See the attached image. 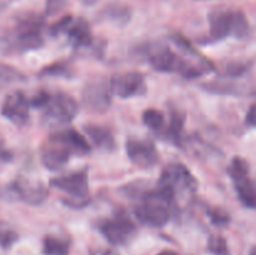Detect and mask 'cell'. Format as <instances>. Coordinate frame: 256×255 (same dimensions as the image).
Masks as SVG:
<instances>
[{
    "mask_svg": "<svg viewBox=\"0 0 256 255\" xmlns=\"http://www.w3.org/2000/svg\"><path fill=\"white\" fill-rule=\"evenodd\" d=\"M112 95L128 99L144 95L146 92V82L145 76L139 72H126L116 74L110 80Z\"/></svg>",
    "mask_w": 256,
    "mask_h": 255,
    "instance_id": "4fadbf2b",
    "label": "cell"
},
{
    "mask_svg": "<svg viewBox=\"0 0 256 255\" xmlns=\"http://www.w3.org/2000/svg\"><path fill=\"white\" fill-rule=\"evenodd\" d=\"M125 148L130 162L142 169H150L159 162V152L152 140L130 138Z\"/></svg>",
    "mask_w": 256,
    "mask_h": 255,
    "instance_id": "5bb4252c",
    "label": "cell"
},
{
    "mask_svg": "<svg viewBox=\"0 0 256 255\" xmlns=\"http://www.w3.org/2000/svg\"><path fill=\"white\" fill-rule=\"evenodd\" d=\"M84 132L92 140V144L104 152H112L116 148L114 134L109 128L99 124L84 125Z\"/></svg>",
    "mask_w": 256,
    "mask_h": 255,
    "instance_id": "e0dca14e",
    "label": "cell"
},
{
    "mask_svg": "<svg viewBox=\"0 0 256 255\" xmlns=\"http://www.w3.org/2000/svg\"><path fill=\"white\" fill-rule=\"evenodd\" d=\"M44 15L22 12L14 19L12 28L0 34V42L5 52L12 54L32 52L44 45L42 39Z\"/></svg>",
    "mask_w": 256,
    "mask_h": 255,
    "instance_id": "3957f363",
    "label": "cell"
},
{
    "mask_svg": "<svg viewBox=\"0 0 256 255\" xmlns=\"http://www.w3.org/2000/svg\"><path fill=\"white\" fill-rule=\"evenodd\" d=\"M48 189L39 182L18 178L12 182L0 185V199L5 202H22L29 205H42L48 199Z\"/></svg>",
    "mask_w": 256,
    "mask_h": 255,
    "instance_id": "ba28073f",
    "label": "cell"
},
{
    "mask_svg": "<svg viewBox=\"0 0 256 255\" xmlns=\"http://www.w3.org/2000/svg\"><path fill=\"white\" fill-rule=\"evenodd\" d=\"M176 205L175 198L162 188L146 189L139 198V204L135 206V215L142 224L152 228H162L172 219Z\"/></svg>",
    "mask_w": 256,
    "mask_h": 255,
    "instance_id": "5b68a950",
    "label": "cell"
},
{
    "mask_svg": "<svg viewBox=\"0 0 256 255\" xmlns=\"http://www.w3.org/2000/svg\"><path fill=\"white\" fill-rule=\"evenodd\" d=\"M142 54L155 70L160 72H176L185 79H195L214 69V65L205 56L194 58L180 55L162 45H145Z\"/></svg>",
    "mask_w": 256,
    "mask_h": 255,
    "instance_id": "6da1fadb",
    "label": "cell"
},
{
    "mask_svg": "<svg viewBox=\"0 0 256 255\" xmlns=\"http://www.w3.org/2000/svg\"><path fill=\"white\" fill-rule=\"evenodd\" d=\"M16 240H18V235L14 230L0 226V246L6 249V248L12 246Z\"/></svg>",
    "mask_w": 256,
    "mask_h": 255,
    "instance_id": "f1b7e54d",
    "label": "cell"
},
{
    "mask_svg": "<svg viewBox=\"0 0 256 255\" xmlns=\"http://www.w3.org/2000/svg\"><path fill=\"white\" fill-rule=\"evenodd\" d=\"M249 255H255V248H252V249L250 250V254Z\"/></svg>",
    "mask_w": 256,
    "mask_h": 255,
    "instance_id": "e575fe53",
    "label": "cell"
},
{
    "mask_svg": "<svg viewBox=\"0 0 256 255\" xmlns=\"http://www.w3.org/2000/svg\"><path fill=\"white\" fill-rule=\"evenodd\" d=\"M70 242L65 238L58 235H46L42 240L44 255H69Z\"/></svg>",
    "mask_w": 256,
    "mask_h": 255,
    "instance_id": "ffe728a7",
    "label": "cell"
},
{
    "mask_svg": "<svg viewBox=\"0 0 256 255\" xmlns=\"http://www.w3.org/2000/svg\"><path fill=\"white\" fill-rule=\"evenodd\" d=\"M50 186L55 188L65 195L64 204L72 209L86 206L90 200L89 176L88 169L68 172L50 180Z\"/></svg>",
    "mask_w": 256,
    "mask_h": 255,
    "instance_id": "52a82bcc",
    "label": "cell"
},
{
    "mask_svg": "<svg viewBox=\"0 0 256 255\" xmlns=\"http://www.w3.org/2000/svg\"><path fill=\"white\" fill-rule=\"evenodd\" d=\"M112 92L110 82L102 78H94L82 90V105L92 112H105L110 108Z\"/></svg>",
    "mask_w": 256,
    "mask_h": 255,
    "instance_id": "7c38bea8",
    "label": "cell"
},
{
    "mask_svg": "<svg viewBox=\"0 0 256 255\" xmlns=\"http://www.w3.org/2000/svg\"><path fill=\"white\" fill-rule=\"evenodd\" d=\"M142 122L149 129H152L155 134L162 135L164 134L166 122H165V115L160 110L156 109H148L142 114Z\"/></svg>",
    "mask_w": 256,
    "mask_h": 255,
    "instance_id": "44dd1931",
    "label": "cell"
},
{
    "mask_svg": "<svg viewBox=\"0 0 256 255\" xmlns=\"http://www.w3.org/2000/svg\"><path fill=\"white\" fill-rule=\"evenodd\" d=\"M30 106L42 109V120L48 126H64L72 122L79 105L72 95L62 92H39L30 100Z\"/></svg>",
    "mask_w": 256,
    "mask_h": 255,
    "instance_id": "277c9868",
    "label": "cell"
},
{
    "mask_svg": "<svg viewBox=\"0 0 256 255\" xmlns=\"http://www.w3.org/2000/svg\"><path fill=\"white\" fill-rule=\"evenodd\" d=\"M12 159H14V154L12 152V150L8 149L4 142L0 140V165L10 162Z\"/></svg>",
    "mask_w": 256,
    "mask_h": 255,
    "instance_id": "4dcf8cb0",
    "label": "cell"
},
{
    "mask_svg": "<svg viewBox=\"0 0 256 255\" xmlns=\"http://www.w3.org/2000/svg\"><path fill=\"white\" fill-rule=\"evenodd\" d=\"M74 72L69 62H58L52 64L46 65L40 70L39 75L42 78H64V79H70Z\"/></svg>",
    "mask_w": 256,
    "mask_h": 255,
    "instance_id": "7402d4cb",
    "label": "cell"
},
{
    "mask_svg": "<svg viewBox=\"0 0 256 255\" xmlns=\"http://www.w3.org/2000/svg\"><path fill=\"white\" fill-rule=\"evenodd\" d=\"M158 186L169 192L176 200L179 195L192 194L196 192L198 182L184 164L170 162L162 172Z\"/></svg>",
    "mask_w": 256,
    "mask_h": 255,
    "instance_id": "9c48e42d",
    "label": "cell"
},
{
    "mask_svg": "<svg viewBox=\"0 0 256 255\" xmlns=\"http://www.w3.org/2000/svg\"><path fill=\"white\" fill-rule=\"evenodd\" d=\"M208 215H209V219L212 220V222L216 226H226L230 222V216L226 212L219 209V208H215V209L208 210Z\"/></svg>",
    "mask_w": 256,
    "mask_h": 255,
    "instance_id": "4316f807",
    "label": "cell"
},
{
    "mask_svg": "<svg viewBox=\"0 0 256 255\" xmlns=\"http://www.w3.org/2000/svg\"><path fill=\"white\" fill-rule=\"evenodd\" d=\"M0 112L16 126H24L29 120L30 100L22 90H14L4 99Z\"/></svg>",
    "mask_w": 256,
    "mask_h": 255,
    "instance_id": "9a60e30c",
    "label": "cell"
},
{
    "mask_svg": "<svg viewBox=\"0 0 256 255\" xmlns=\"http://www.w3.org/2000/svg\"><path fill=\"white\" fill-rule=\"evenodd\" d=\"M185 125V115L182 112H180L179 110L175 109L174 112H172L170 114V120L169 122H166V126H165L164 134L162 136H165V139L172 140L174 144H180V140L182 136V130H184Z\"/></svg>",
    "mask_w": 256,
    "mask_h": 255,
    "instance_id": "ac0fdd59",
    "label": "cell"
},
{
    "mask_svg": "<svg viewBox=\"0 0 256 255\" xmlns=\"http://www.w3.org/2000/svg\"><path fill=\"white\" fill-rule=\"evenodd\" d=\"M252 66V62H226L222 68V75L228 78H238L248 72V70Z\"/></svg>",
    "mask_w": 256,
    "mask_h": 255,
    "instance_id": "d4e9b609",
    "label": "cell"
},
{
    "mask_svg": "<svg viewBox=\"0 0 256 255\" xmlns=\"http://www.w3.org/2000/svg\"><path fill=\"white\" fill-rule=\"evenodd\" d=\"M68 0H46L45 2V16L59 14L66 8Z\"/></svg>",
    "mask_w": 256,
    "mask_h": 255,
    "instance_id": "83f0119b",
    "label": "cell"
},
{
    "mask_svg": "<svg viewBox=\"0 0 256 255\" xmlns=\"http://www.w3.org/2000/svg\"><path fill=\"white\" fill-rule=\"evenodd\" d=\"M26 80L25 75L12 65L0 62V90L15 82H22Z\"/></svg>",
    "mask_w": 256,
    "mask_h": 255,
    "instance_id": "603a6c76",
    "label": "cell"
},
{
    "mask_svg": "<svg viewBox=\"0 0 256 255\" xmlns=\"http://www.w3.org/2000/svg\"><path fill=\"white\" fill-rule=\"evenodd\" d=\"M209 24L210 36L214 40H222L230 36L246 40L252 35V25L240 10H214L209 15Z\"/></svg>",
    "mask_w": 256,
    "mask_h": 255,
    "instance_id": "8992f818",
    "label": "cell"
},
{
    "mask_svg": "<svg viewBox=\"0 0 256 255\" xmlns=\"http://www.w3.org/2000/svg\"><path fill=\"white\" fill-rule=\"evenodd\" d=\"M202 89L206 92H212V94H222V95H242L244 92H242V88L238 85L229 84V82H212L202 84Z\"/></svg>",
    "mask_w": 256,
    "mask_h": 255,
    "instance_id": "cb8c5ba5",
    "label": "cell"
},
{
    "mask_svg": "<svg viewBox=\"0 0 256 255\" xmlns=\"http://www.w3.org/2000/svg\"><path fill=\"white\" fill-rule=\"evenodd\" d=\"M98 229L110 244L116 246L132 242L138 232L134 220L122 210H118L112 216L102 220L98 224Z\"/></svg>",
    "mask_w": 256,
    "mask_h": 255,
    "instance_id": "30bf717a",
    "label": "cell"
},
{
    "mask_svg": "<svg viewBox=\"0 0 256 255\" xmlns=\"http://www.w3.org/2000/svg\"><path fill=\"white\" fill-rule=\"evenodd\" d=\"M92 152L89 142L79 132L64 129L52 132L40 149V160L48 170H59L69 162L72 155H86Z\"/></svg>",
    "mask_w": 256,
    "mask_h": 255,
    "instance_id": "7a4b0ae2",
    "label": "cell"
},
{
    "mask_svg": "<svg viewBox=\"0 0 256 255\" xmlns=\"http://www.w3.org/2000/svg\"><path fill=\"white\" fill-rule=\"evenodd\" d=\"M64 35H66L69 42L76 50L92 48L94 42L92 29L82 18H72L65 29Z\"/></svg>",
    "mask_w": 256,
    "mask_h": 255,
    "instance_id": "2e32d148",
    "label": "cell"
},
{
    "mask_svg": "<svg viewBox=\"0 0 256 255\" xmlns=\"http://www.w3.org/2000/svg\"><path fill=\"white\" fill-rule=\"evenodd\" d=\"M229 175L234 182L235 192H236L240 202L248 209H255V184L250 176L249 164L246 160L240 156H235L229 166Z\"/></svg>",
    "mask_w": 256,
    "mask_h": 255,
    "instance_id": "8fae6325",
    "label": "cell"
},
{
    "mask_svg": "<svg viewBox=\"0 0 256 255\" xmlns=\"http://www.w3.org/2000/svg\"><path fill=\"white\" fill-rule=\"evenodd\" d=\"M208 250L214 255H230L226 240L220 235H212L208 242Z\"/></svg>",
    "mask_w": 256,
    "mask_h": 255,
    "instance_id": "484cf974",
    "label": "cell"
},
{
    "mask_svg": "<svg viewBox=\"0 0 256 255\" xmlns=\"http://www.w3.org/2000/svg\"><path fill=\"white\" fill-rule=\"evenodd\" d=\"M245 122H246L248 126L252 128L255 125V105L252 104V106H250L249 112H248L246 114V119H245Z\"/></svg>",
    "mask_w": 256,
    "mask_h": 255,
    "instance_id": "1f68e13d",
    "label": "cell"
},
{
    "mask_svg": "<svg viewBox=\"0 0 256 255\" xmlns=\"http://www.w3.org/2000/svg\"><path fill=\"white\" fill-rule=\"evenodd\" d=\"M72 19V15L62 16V19H59L55 24L52 25V28H50V34H52V36H60V35H64L65 29H66L68 24H69Z\"/></svg>",
    "mask_w": 256,
    "mask_h": 255,
    "instance_id": "f546056e",
    "label": "cell"
},
{
    "mask_svg": "<svg viewBox=\"0 0 256 255\" xmlns=\"http://www.w3.org/2000/svg\"><path fill=\"white\" fill-rule=\"evenodd\" d=\"M82 2H84L85 5H92L95 2H96V0H82Z\"/></svg>",
    "mask_w": 256,
    "mask_h": 255,
    "instance_id": "836d02e7",
    "label": "cell"
},
{
    "mask_svg": "<svg viewBox=\"0 0 256 255\" xmlns=\"http://www.w3.org/2000/svg\"><path fill=\"white\" fill-rule=\"evenodd\" d=\"M158 255H178V252H175L174 250H162V252H159Z\"/></svg>",
    "mask_w": 256,
    "mask_h": 255,
    "instance_id": "d6a6232c",
    "label": "cell"
},
{
    "mask_svg": "<svg viewBox=\"0 0 256 255\" xmlns=\"http://www.w3.org/2000/svg\"><path fill=\"white\" fill-rule=\"evenodd\" d=\"M130 16H132L130 8L126 6V5L118 4V2L108 5L100 12V19L114 22L119 25L126 24L130 20Z\"/></svg>",
    "mask_w": 256,
    "mask_h": 255,
    "instance_id": "d6986e66",
    "label": "cell"
}]
</instances>
